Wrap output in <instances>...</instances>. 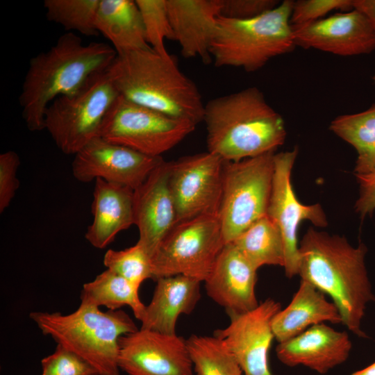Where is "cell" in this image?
Wrapping results in <instances>:
<instances>
[{"label": "cell", "instance_id": "obj_1", "mask_svg": "<svg viewBox=\"0 0 375 375\" xmlns=\"http://www.w3.org/2000/svg\"><path fill=\"white\" fill-rule=\"evenodd\" d=\"M367 249L355 247L347 239L309 228L299 245V274L338 309L342 324L362 338V321L367 304L375 301L365 259Z\"/></svg>", "mask_w": 375, "mask_h": 375}, {"label": "cell", "instance_id": "obj_2", "mask_svg": "<svg viewBox=\"0 0 375 375\" xmlns=\"http://www.w3.org/2000/svg\"><path fill=\"white\" fill-rule=\"evenodd\" d=\"M117 56L114 48L106 43L85 44L74 33L67 32L49 50L33 57L19 97L28 130H44L49 104L59 97L74 92L92 75L107 69Z\"/></svg>", "mask_w": 375, "mask_h": 375}, {"label": "cell", "instance_id": "obj_3", "mask_svg": "<svg viewBox=\"0 0 375 375\" xmlns=\"http://www.w3.org/2000/svg\"><path fill=\"white\" fill-rule=\"evenodd\" d=\"M203 121L208 151L224 161L275 152L286 138L283 117L256 87L210 100Z\"/></svg>", "mask_w": 375, "mask_h": 375}, {"label": "cell", "instance_id": "obj_4", "mask_svg": "<svg viewBox=\"0 0 375 375\" xmlns=\"http://www.w3.org/2000/svg\"><path fill=\"white\" fill-rule=\"evenodd\" d=\"M108 72L123 97L197 125L203 120L201 93L171 55L152 49L128 52L117 55Z\"/></svg>", "mask_w": 375, "mask_h": 375}, {"label": "cell", "instance_id": "obj_5", "mask_svg": "<svg viewBox=\"0 0 375 375\" xmlns=\"http://www.w3.org/2000/svg\"><path fill=\"white\" fill-rule=\"evenodd\" d=\"M41 332L90 363L99 375H120L119 340L138 328L122 310L102 312L81 303L73 312H32Z\"/></svg>", "mask_w": 375, "mask_h": 375}, {"label": "cell", "instance_id": "obj_6", "mask_svg": "<svg viewBox=\"0 0 375 375\" xmlns=\"http://www.w3.org/2000/svg\"><path fill=\"white\" fill-rule=\"evenodd\" d=\"M294 1L284 0L275 8L255 18L234 19L219 16L210 46L218 67L259 70L271 59L296 47L290 22Z\"/></svg>", "mask_w": 375, "mask_h": 375}, {"label": "cell", "instance_id": "obj_7", "mask_svg": "<svg viewBox=\"0 0 375 375\" xmlns=\"http://www.w3.org/2000/svg\"><path fill=\"white\" fill-rule=\"evenodd\" d=\"M108 68L92 75L74 92L56 98L47 107L44 129L63 153L75 155L99 137L103 121L119 95Z\"/></svg>", "mask_w": 375, "mask_h": 375}, {"label": "cell", "instance_id": "obj_8", "mask_svg": "<svg viewBox=\"0 0 375 375\" xmlns=\"http://www.w3.org/2000/svg\"><path fill=\"white\" fill-rule=\"evenodd\" d=\"M274 155L269 152L238 161H224L218 217L226 244L267 215Z\"/></svg>", "mask_w": 375, "mask_h": 375}, {"label": "cell", "instance_id": "obj_9", "mask_svg": "<svg viewBox=\"0 0 375 375\" xmlns=\"http://www.w3.org/2000/svg\"><path fill=\"white\" fill-rule=\"evenodd\" d=\"M196 126L119 95L103 121L99 137L142 154L160 157L193 132Z\"/></svg>", "mask_w": 375, "mask_h": 375}, {"label": "cell", "instance_id": "obj_10", "mask_svg": "<svg viewBox=\"0 0 375 375\" xmlns=\"http://www.w3.org/2000/svg\"><path fill=\"white\" fill-rule=\"evenodd\" d=\"M225 244L218 215L176 223L152 257L153 278L183 275L204 282Z\"/></svg>", "mask_w": 375, "mask_h": 375}, {"label": "cell", "instance_id": "obj_11", "mask_svg": "<svg viewBox=\"0 0 375 375\" xmlns=\"http://www.w3.org/2000/svg\"><path fill=\"white\" fill-rule=\"evenodd\" d=\"M169 162V186L176 223L203 215H218L224 160L206 151Z\"/></svg>", "mask_w": 375, "mask_h": 375}, {"label": "cell", "instance_id": "obj_12", "mask_svg": "<svg viewBox=\"0 0 375 375\" xmlns=\"http://www.w3.org/2000/svg\"><path fill=\"white\" fill-rule=\"evenodd\" d=\"M297 153V147L275 153L272 191L267 211L282 235L285 251L283 267L288 278L299 274L297 231L301 222L308 220L318 227L328 225L322 206L302 204L292 189L291 173Z\"/></svg>", "mask_w": 375, "mask_h": 375}, {"label": "cell", "instance_id": "obj_13", "mask_svg": "<svg viewBox=\"0 0 375 375\" xmlns=\"http://www.w3.org/2000/svg\"><path fill=\"white\" fill-rule=\"evenodd\" d=\"M119 366L128 375H193L186 340L140 328L119 340Z\"/></svg>", "mask_w": 375, "mask_h": 375}, {"label": "cell", "instance_id": "obj_14", "mask_svg": "<svg viewBox=\"0 0 375 375\" xmlns=\"http://www.w3.org/2000/svg\"><path fill=\"white\" fill-rule=\"evenodd\" d=\"M162 160L98 137L74 155L72 169L79 182L100 178L134 190Z\"/></svg>", "mask_w": 375, "mask_h": 375}, {"label": "cell", "instance_id": "obj_15", "mask_svg": "<svg viewBox=\"0 0 375 375\" xmlns=\"http://www.w3.org/2000/svg\"><path fill=\"white\" fill-rule=\"evenodd\" d=\"M280 310L278 302L267 299L249 311L230 315L229 324L214 333L234 356L244 375H272L268 363L274 338L272 322Z\"/></svg>", "mask_w": 375, "mask_h": 375}, {"label": "cell", "instance_id": "obj_16", "mask_svg": "<svg viewBox=\"0 0 375 375\" xmlns=\"http://www.w3.org/2000/svg\"><path fill=\"white\" fill-rule=\"evenodd\" d=\"M292 29L296 47L303 49H315L342 56L368 54L375 49V33L369 22L353 8L292 26Z\"/></svg>", "mask_w": 375, "mask_h": 375}, {"label": "cell", "instance_id": "obj_17", "mask_svg": "<svg viewBox=\"0 0 375 375\" xmlns=\"http://www.w3.org/2000/svg\"><path fill=\"white\" fill-rule=\"evenodd\" d=\"M170 162L164 160L133 190L134 224L138 241L151 257L176 224V213L169 186Z\"/></svg>", "mask_w": 375, "mask_h": 375}, {"label": "cell", "instance_id": "obj_18", "mask_svg": "<svg viewBox=\"0 0 375 375\" xmlns=\"http://www.w3.org/2000/svg\"><path fill=\"white\" fill-rule=\"evenodd\" d=\"M256 272L238 249L227 243L204 281L206 293L228 315L249 311L259 304L255 292Z\"/></svg>", "mask_w": 375, "mask_h": 375}, {"label": "cell", "instance_id": "obj_19", "mask_svg": "<svg viewBox=\"0 0 375 375\" xmlns=\"http://www.w3.org/2000/svg\"><path fill=\"white\" fill-rule=\"evenodd\" d=\"M351 348V341L345 331H338L324 323L278 343L276 353L288 367L302 365L323 374L345 362Z\"/></svg>", "mask_w": 375, "mask_h": 375}, {"label": "cell", "instance_id": "obj_20", "mask_svg": "<svg viewBox=\"0 0 375 375\" xmlns=\"http://www.w3.org/2000/svg\"><path fill=\"white\" fill-rule=\"evenodd\" d=\"M166 1L174 40L180 45L181 54L210 63V46L222 0Z\"/></svg>", "mask_w": 375, "mask_h": 375}, {"label": "cell", "instance_id": "obj_21", "mask_svg": "<svg viewBox=\"0 0 375 375\" xmlns=\"http://www.w3.org/2000/svg\"><path fill=\"white\" fill-rule=\"evenodd\" d=\"M92 212L93 221L85 237L94 247L104 249L119 232L134 224L133 190L97 178Z\"/></svg>", "mask_w": 375, "mask_h": 375}, {"label": "cell", "instance_id": "obj_22", "mask_svg": "<svg viewBox=\"0 0 375 375\" xmlns=\"http://www.w3.org/2000/svg\"><path fill=\"white\" fill-rule=\"evenodd\" d=\"M146 308L141 328L176 334L178 318L190 313L200 299L201 281L183 275L161 277Z\"/></svg>", "mask_w": 375, "mask_h": 375}, {"label": "cell", "instance_id": "obj_23", "mask_svg": "<svg viewBox=\"0 0 375 375\" xmlns=\"http://www.w3.org/2000/svg\"><path fill=\"white\" fill-rule=\"evenodd\" d=\"M325 322L342 323L338 309L326 299L325 294L308 281L301 280L290 303L274 315L272 326L274 338L281 343Z\"/></svg>", "mask_w": 375, "mask_h": 375}, {"label": "cell", "instance_id": "obj_24", "mask_svg": "<svg viewBox=\"0 0 375 375\" xmlns=\"http://www.w3.org/2000/svg\"><path fill=\"white\" fill-rule=\"evenodd\" d=\"M96 28L112 43L117 55L151 49L135 0H100Z\"/></svg>", "mask_w": 375, "mask_h": 375}, {"label": "cell", "instance_id": "obj_25", "mask_svg": "<svg viewBox=\"0 0 375 375\" xmlns=\"http://www.w3.org/2000/svg\"><path fill=\"white\" fill-rule=\"evenodd\" d=\"M231 243L257 270L264 265H285L282 235L267 215L253 222Z\"/></svg>", "mask_w": 375, "mask_h": 375}, {"label": "cell", "instance_id": "obj_26", "mask_svg": "<svg viewBox=\"0 0 375 375\" xmlns=\"http://www.w3.org/2000/svg\"><path fill=\"white\" fill-rule=\"evenodd\" d=\"M138 290L133 283L107 269L93 281L83 285L81 303L98 308L105 306L111 310L128 306L135 317L140 320L146 306L141 301Z\"/></svg>", "mask_w": 375, "mask_h": 375}, {"label": "cell", "instance_id": "obj_27", "mask_svg": "<svg viewBox=\"0 0 375 375\" xmlns=\"http://www.w3.org/2000/svg\"><path fill=\"white\" fill-rule=\"evenodd\" d=\"M330 129L357 151L355 174L375 168V103L362 112L337 117Z\"/></svg>", "mask_w": 375, "mask_h": 375}, {"label": "cell", "instance_id": "obj_28", "mask_svg": "<svg viewBox=\"0 0 375 375\" xmlns=\"http://www.w3.org/2000/svg\"><path fill=\"white\" fill-rule=\"evenodd\" d=\"M186 343L196 375H244L234 356L216 336L192 335Z\"/></svg>", "mask_w": 375, "mask_h": 375}, {"label": "cell", "instance_id": "obj_29", "mask_svg": "<svg viewBox=\"0 0 375 375\" xmlns=\"http://www.w3.org/2000/svg\"><path fill=\"white\" fill-rule=\"evenodd\" d=\"M100 0H45L44 7L49 21L60 24L67 32L77 31L86 36L99 34L96 18Z\"/></svg>", "mask_w": 375, "mask_h": 375}, {"label": "cell", "instance_id": "obj_30", "mask_svg": "<svg viewBox=\"0 0 375 375\" xmlns=\"http://www.w3.org/2000/svg\"><path fill=\"white\" fill-rule=\"evenodd\" d=\"M103 264L138 288L145 280L153 278L152 258L138 242L123 250L108 249Z\"/></svg>", "mask_w": 375, "mask_h": 375}, {"label": "cell", "instance_id": "obj_31", "mask_svg": "<svg viewBox=\"0 0 375 375\" xmlns=\"http://www.w3.org/2000/svg\"><path fill=\"white\" fill-rule=\"evenodd\" d=\"M144 27L146 38L150 47L156 53L169 54L165 45V40H174L166 0H135Z\"/></svg>", "mask_w": 375, "mask_h": 375}, {"label": "cell", "instance_id": "obj_32", "mask_svg": "<svg viewBox=\"0 0 375 375\" xmlns=\"http://www.w3.org/2000/svg\"><path fill=\"white\" fill-rule=\"evenodd\" d=\"M42 375H99L81 357L60 344L41 360Z\"/></svg>", "mask_w": 375, "mask_h": 375}, {"label": "cell", "instance_id": "obj_33", "mask_svg": "<svg viewBox=\"0 0 375 375\" xmlns=\"http://www.w3.org/2000/svg\"><path fill=\"white\" fill-rule=\"evenodd\" d=\"M353 9L352 0H299L294 1L290 19L292 26L314 22L334 10Z\"/></svg>", "mask_w": 375, "mask_h": 375}, {"label": "cell", "instance_id": "obj_34", "mask_svg": "<svg viewBox=\"0 0 375 375\" xmlns=\"http://www.w3.org/2000/svg\"><path fill=\"white\" fill-rule=\"evenodd\" d=\"M19 158L12 151L0 155V212L8 208L19 188L17 171Z\"/></svg>", "mask_w": 375, "mask_h": 375}, {"label": "cell", "instance_id": "obj_35", "mask_svg": "<svg viewBox=\"0 0 375 375\" xmlns=\"http://www.w3.org/2000/svg\"><path fill=\"white\" fill-rule=\"evenodd\" d=\"M276 0H222L220 16L234 19L257 17L275 8Z\"/></svg>", "mask_w": 375, "mask_h": 375}, {"label": "cell", "instance_id": "obj_36", "mask_svg": "<svg viewBox=\"0 0 375 375\" xmlns=\"http://www.w3.org/2000/svg\"><path fill=\"white\" fill-rule=\"evenodd\" d=\"M355 176L359 185L355 211L363 219L375 211V168L368 173Z\"/></svg>", "mask_w": 375, "mask_h": 375}, {"label": "cell", "instance_id": "obj_37", "mask_svg": "<svg viewBox=\"0 0 375 375\" xmlns=\"http://www.w3.org/2000/svg\"><path fill=\"white\" fill-rule=\"evenodd\" d=\"M352 7L367 18L375 33V0H352Z\"/></svg>", "mask_w": 375, "mask_h": 375}, {"label": "cell", "instance_id": "obj_38", "mask_svg": "<svg viewBox=\"0 0 375 375\" xmlns=\"http://www.w3.org/2000/svg\"><path fill=\"white\" fill-rule=\"evenodd\" d=\"M351 375H375V362L368 367L357 371Z\"/></svg>", "mask_w": 375, "mask_h": 375}, {"label": "cell", "instance_id": "obj_39", "mask_svg": "<svg viewBox=\"0 0 375 375\" xmlns=\"http://www.w3.org/2000/svg\"><path fill=\"white\" fill-rule=\"evenodd\" d=\"M372 80H373L374 84L375 85V73H374V76L372 77Z\"/></svg>", "mask_w": 375, "mask_h": 375}]
</instances>
